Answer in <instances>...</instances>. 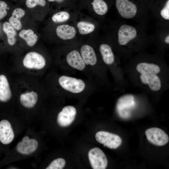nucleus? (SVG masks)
<instances>
[{
    "label": "nucleus",
    "mask_w": 169,
    "mask_h": 169,
    "mask_svg": "<svg viewBox=\"0 0 169 169\" xmlns=\"http://www.w3.org/2000/svg\"><path fill=\"white\" fill-rule=\"evenodd\" d=\"M73 24L79 40H86L97 35L99 24L97 20L77 10Z\"/></svg>",
    "instance_id": "nucleus-1"
},
{
    "label": "nucleus",
    "mask_w": 169,
    "mask_h": 169,
    "mask_svg": "<svg viewBox=\"0 0 169 169\" xmlns=\"http://www.w3.org/2000/svg\"><path fill=\"white\" fill-rule=\"evenodd\" d=\"M77 8L82 13L98 20L104 17L109 7L105 0H78Z\"/></svg>",
    "instance_id": "nucleus-2"
},
{
    "label": "nucleus",
    "mask_w": 169,
    "mask_h": 169,
    "mask_svg": "<svg viewBox=\"0 0 169 169\" xmlns=\"http://www.w3.org/2000/svg\"><path fill=\"white\" fill-rule=\"evenodd\" d=\"M62 54L64 62L73 69L82 71L87 66L81 57L77 45H64Z\"/></svg>",
    "instance_id": "nucleus-3"
},
{
    "label": "nucleus",
    "mask_w": 169,
    "mask_h": 169,
    "mask_svg": "<svg viewBox=\"0 0 169 169\" xmlns=\"http://www.w3.org/2000/svg\"><path fill=\"white\" fill-rule=\"evenodd\" d=\"M58 81L62 89L73 94L81 93L86 87L85 83L82 79L65 75L59 77Z\"/></svg>",
    "instance_id": "nucleus-4"
},
{
    "label": "nucleus",
    "mask_w": 169,
    "mask_h": 169,
    "mask_svg": "<svg viewBox=\"0 0 169 169\" xmlns=\"http://www.w3.org/2000/svg\"><path fill=\"white\" fill-rule=\"evenodd\" d=\"M23 67L29 70H38L46 66L47 61L42 54L37 52L31 51L27 53L22 61Z\"/></svg>",
    "instance_id": "nucleus-5"
},
{
    "label": "nucleus",
    "mask_w": 169,
    "mask_h": 169,
    "mask_svg": "<svg viewBox=\"0 0 169 169\" xmlns=\"http://www.w3.org/2000/svg\"><path fill=\"white\" fill-rule=\"evenodd\" d=\"M97 141L111 149L118 147L122 143V139L118 135L105 131H100L95 135Z\"/></svg>",
    "instance_id": "nucleus-6"
},
{
    "label": "nucleus",
    "mask_w": 169,
    "mask_h": 169,
    "mask_svg": "<svg viewBox=\"0 0 169 169\" xmlns=\"http://www.w3.org/2000/svg\"><path fill=\"white\" fill-rule=\"evenodd\" d=\"M88 156L93 169H105L107 167V158L104 152L99 148L95 147L90 150Z\"/></svg>",
    "instance_id": "nucleus-7"
},
{
    "label": "nucleus",
    "mask_w": 169,
    "mask_h": 169,
    "mask_svg": "<svg viewBox=\"0 0 169 169\" xmlns=\"http://www.w3.org/2000/svg\"><path fill=\"white\" fill-rule=\"evenodd\" d=\"M145 134L148 140L156 146H164L169 141L168 135L164 131L158 128H149L145 131Z\"/></svg>",
    "instance_id": "nucleus-8"
},
{
    "label": "nucleus",
    "mask_w": 169,
    "mask_h": 169,
    "mask_svg": "<svg viewBox=\"0 0 169 169\" xmlns=\"http://www.w3.org/2000/svg\"><path fill=\"white\" fill-rule=\"evenodd\" d=\"M115 4L118 13L124 18H132L137 14L136 5L129 0H116Z\"/></svg>",
    "instance_id": "nucleus-9"
},
{
    "label": "nucleus",
    "mask_w": 169,
    "mask_h": 169,
    "mask_svg": "<svg viewBox=\"0 0 169 169\" xmlns=\"http://www.w3.org/2000/svg\"><path fill=\"white\" fill-rule=\"evenodd\" d=\"M137 35L135 28L128 24H123L119 28L117 33L118 43L120 45H125L135 39Z\"/></svg>",
    "instance_id": "nucleus-10"
},
{
    "label": "nucleus",
    "mask_w": 169,
    "mask_h": 169,
    "mask_svg": "<svg viewBox=\"0 0 169 169\" xmlns=\"http://www.w3.org/2000/svg\"><path fill=\"white\" fill-rule=\"evenodd\" d=\"M76 112V110L74 106L72 105L64 106L58 115V123L62 127L69 125L75 119Z\"/></svg>",
    "instance_id": "nucleus-11"
},
{
    "label": "nucleus",
    "mask_w": 169,
    "mask_h": 169,
    "mask_svg": "<svg viewBox=\"0 0 169 169\" xmlns=\"http://www.w3.org/2000/svg\"><path fill=\"white\" fill-rule=\"evenodd\" d=\"M77 10H59L52 16L51 21L56 25L73 23Z\"/></svg>",
    "instance_id": "nucleus-12"
},
{
    "label": "nucleus",
    "mask_w": 169,
    "mask_h": 169,
    "mask_svg": "<svg viewBox=\"0 0 169 169\" xmlns=\"http://www.w3.org/2000/svg\"><path fill=\"white\" fill-rule=\"evenodd\" d=\"M132 97H125L120 99L117 104V110L119 115L123 119H127L130 116V110L134 106Z\"/></svg>",
    "instance_id": "nucleus-13"
},
{
    "label": "nucleus",
    "mask_w": 169,
    "mask_h": 169,
    "mask_svg": "<svg viewBox=\"0 0 169 169\" xmlns=\"http://www.w3.org/2000/svg\"><path fill=\"white\" fill-rule=\"evenodd\" d=\"M14 137V133L10 122L3 120L0 121V141L7 145L11 143Z\"/></svg>",
    "instance_id": "nucleus-14"
},
{
    "label": "nucleus",
    "mask_w": 169,
    "mask_h": 169,
    "mask_svg": "<svg viewBox=\"0 0 169 169\" xmlns=\"http://www.w3.org/2000/svg\"><path fill=\"white\" fill-rule=\"evenodd\" d=\"M38 98L37 92L33 90H27L22 92L19 95L21 104L24 107L30 109L36 104Z\"/></svg>",
    "instance_id": "nucleus-15"
},
{
    "label": "nucleus",
    "mask_w": 169,
    "mask_h": 169,
    "mask_svg": "<svg viewBox=\"0 0 169 169\" xmlns=\"http://www.w3.org/2000/svg\"><path fill=\"white\" fill-rule=\"evenodd\" d=\"M12 96V91L8 79L5 75H0V101H8Z\"/></svg>",
    "instance_id": "nucleus-16"
},
{
    "label": "nucleus",
    "mask_w": 169,
    "mask_h": 169,
    "mask_svg": "<svg viewBox=\"0 0 169 169\" xmlns=\"http://www.w3.org/2000/svg\"><path fill=\"white\" fill-rule=\"evenodd\" d=\"M38 143L34 139H29L26 141L19 142L17 145L16 149L20 153L23 154H29L34 152L37 149Z\"/></svg>",
    "instance_id": "nucleus-17"
},
{
    "label": "nucleus",
    "mask_w": 169,
    "mask_h": 169,
    "mask_svg": "<svg viewBox=\"0 0 169 169\" xmlns=\"http://www.w3.org/2000/svg\"><path fill=\"white\" fill-rule=\"evenodd\" d=\"M140 78L142 82L144 84H147L151 90L157 91L160 89L161 87V80L156 74H141Z\"/></svg>",
    "instance_id": "nucleus-18"
},
{
    "label": "nucleus",
    "mask_w": 169,
    "mask_h": 169,
    "mask_svg": "<svg viewBox=\"0 0 169 169\" xmlns=\"http://www.w3.org/2000/svg\"><path fill=\"white\" fill-rule=\"evenodd\" d=\"M136 69L142 74H157L160 71V68L157 65L146 62L138 64L136 65Z\"/></svg>",
    "instance_id": "nucleus-19"
},
{
    "label": "nucleus",
    "mask_w": 169,
    "mask_h": 169,
    "mask_svg": "<svg viewBox=\"0 0 169 169\" xmlns=\"http://www.w3.org/2000/svg\"><path fill=\"white\" fill-rule=\"evenodd\" d=\"M25 11L20 8L15 9L12 13V15L9 19V23L17 30H19L22 28V24L20 19L24 16Z\"/></svg>",
    "instance_id": "nucleus-20"
},
{
    "label": "nucleus",
    "mask_w": 169,
    "mask_h": 169,
    "mask_svg": "<svg viewBox=\"0 0 169 169\" xmlns=\"http://www.w3.org/2000/svg\"><path fill=\"white\" fill-rule=\"evenodd\" d=\"M49 3H54L59 10H74L77 9L78 0H47Z\"/></svg>",
    "instance_id": "nucleus-21"
},
{
    "label": "nucleus",
    "mask_w": 169,
    "mask_h": 169,
    "mask_svg": "<svg viewBox=\"0 0 169 169\" xmlns=\"http://www.w3.org/2000/svg\"><path fill=\"white\" fill-rule=\"evenodd\" d=\"M19 35L30 47L34 46L38 40L37 35L34 33L32 30L30 29L22 30L19 33Z\"/></svg>",
    "instance_id": "nucleus-22"
},
{
    "label": "nucleus",
    "mask_w": 169,
    "mask_h": 169,
    "mask_svg": "<svg viewBox=\"0 0 169 169\" xmlns=\"http://www.w3.org/2000/svg\"><path fill=\"white\" fill-rule=\"evenodd\" d=\"M3 29L7 35L9 44L13 46L16 42L15 36L16 32L14 27L8 22H5L3 25Z\"/></svg>",
    "instance_id": "nucleus-23"
},
{
    "label": "nucleus",
    "mask_w": 169,
    "mask_h": 169,
    "mask_svg": "<svg viewBox=\"0 0 169 169\" xmlns=\"http://www.w3.org/2000/svg\"><path fill=\"white\" fill-rule=\"evenodd\" d=\"M47 0H26V6L30 8H33L37 6L42 7H47L48 4Z\"/></svg>",
    "instance_id": "nucleus-24"
},
{
    "label": "nucleus",
    "mask_w": 169,
    "mask_h": 169,
    "mask_svg": "<svg viewBox=\"0 0 169 169\" xmlns=\"http://www.w3.org/2000/svg\"><path fill=\"white\" fill-rule=\"evenodd\" d=\"M65 160L62 158H59L53 161L46 169H62L65 166Z\"/></svg>",
    "instance_id": "nucleus-25"
},
{
    "label": "nucleus",
    "mask_w": 169,
    "mask_h": 169,
    "mask_svg": "<svg viewBox=\"0 0 169 169\" xmlns=\"http://www.w3.org/2000/svg\"><path fill=\"white\" fill-rule=\"evenodd\" d=\"M160 14L164 19L169 20V0L167 1L164 6L160 11Z\"/></svg>",
    "instance_id": "nucleus-26"
},
{
    "label": "nucleus",
    "mask_w": 169,
    "mask_h": 169,
    "mask_svg": "<svg viewBox=\"0 0 169 169\" xmlns=\"http://www.w3.org/2000/svg\"><path fill=\"white\" fill-rule=\"evenodd\" d=\"M8 5L4 1L0 0V20L4 18L7 14Z\"/></svg>",
    "instance_id": "nucleus-27"
},
{
    "label": "nucleus",
    "mask_w": 169,
    "mask_h": 169,
    "mask_svg": "<svg viewBox=\"0 0 169 169\" xmlns=\"http://www.w3.org/2000/svg\"><path fill=\"white\" fill-rule=\"evenodd\" d=\"M164 41L167 44H169V34L167 35L164 38Z\"/></svg>",
    "instance_id": "nucleus-28"
}]
</instances>
